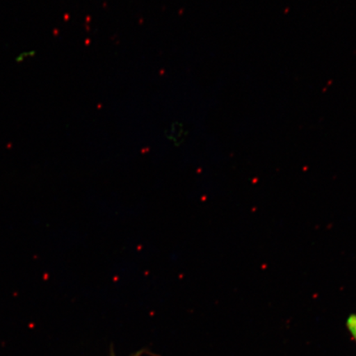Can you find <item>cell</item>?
<instances>
[{
  "mask_svg": "<svg viewBox=\"0 0 356 356\" xmlns=\"http://www.w3.org/2000/svg\"><path fill=\"white\" fill-rule=\"evenodd\" d=\"M346 327L356 342V314H350L346 320Z\"/></svg>",
  "mask_w": 356,
  "mask_h": 356,
  "instance_id": "obj_1",
  "label": "cell"
},
{
  "mask_svg": "<svg viewBox=\"0 0 356 356\" xmlns=\"http://www.w3.org/2000/svg\"><path fill=\"white\" fill-rule=\"evenodd\" d=\"M140 353H137V354H136V355H131V356H140Z\"/></svg>",
  "mask_w": 356,
  "mask_h": 356,
  "instance_id": "obj_2",
  "label": "cell"
}]
</instances>
